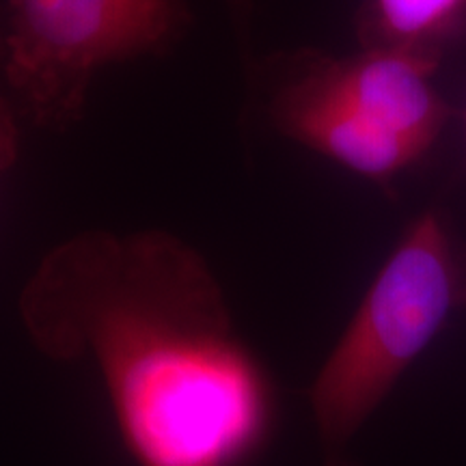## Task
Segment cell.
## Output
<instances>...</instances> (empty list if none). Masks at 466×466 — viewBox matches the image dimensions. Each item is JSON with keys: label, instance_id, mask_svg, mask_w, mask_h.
Listing matches in <instances>:
<instances>
[{"label": "cell", "instance_id": "obj_1", "mask_svg": "<svg viewBox=\"0 0 466 466\" xmlns=\"http://www.w3.org/2000/svg\"><path fill=\"white\" fill-rule=\"evenodd\" d=\"M33 346L86 360L137 466H247L277 425V391L212 268L168 231H85L20 296Z\"/></svg>", "mask_w": 466, "mask_h": 466}, {"label": "cell", "instance_id": "obj_2", "mask_svg": "<svg viewBox=\"0 0 466 466\" xmlns=\"http://www.w3.org/2000/svg\"><path fill=\"white\" fill-rule=\"evenodd\" d=\"M464 307L466 240L445 214L428 209L401 233L311 384L330 466Z\"/></svg>", "mask_w": 466, "mask_h": 466}, {"label": "cell", "instance_id": "obj_3", "mask_svg": "<svg viewBox=\"0 0 466 466\" xmlns=\"http://www.w3.org/2000/svg\"><path fill=\"white\" fill-rule=\"evenodd\" d=\"M190 26L186 0H9L5 74L33 124L61 130L97 72L167 55Z\"/></svg>", "mask_w": 466, "mask_h": 466}, {"label": "cell", "instance_id": "obj_4", "mask_svg": "<svg viewBox=\"0 0 466 466\" xmlns=\"http://www.w3.org/2000/svg\"><path fill=\"white\" fill-rule=\"evenodd\" d=\"M275 127L302 147L354 175L387 184L421 158L400 138L367 121L337 91L319 52H299L281 63L279 83L268 89Z\"/></svg>", "mask_w": 466, "mask_h": 466}, {"label": "cell", "instance_id": "obj_5", "mask_svg": "<svg viewBox=\"0 0 466 466\" xmlns=\"http://www.w3.org/2000/svg\"><path fill=\"white\" fill-rule=\"evenodd\" d=\"M330 83L367 121L419 156L432 149L450 119L434 85L436 63L395 48H360L350 56L322 55Z\"/></svg>", "mask_w": 466, "mask_h": 466}, {"label": "cell", "instance_id": "obj_6", "mask_svg": "<svg viewBox=\"0 0 466 466\" xmlns=\"http://www.w3.org/2000/svg\"><path fill=\"white\" fill-rule=\"evenodd\" d=\"M466 20V0H363L360 48H395L439 66L447 44Z\"/></svg>", "mask_w": 466, "mask_h": 466}, {"label": "cell", "instance_id": "obj_7", "mask_svg": "<svg viewBox=\"0 0 466 466\" xmlns=\"http://www.w3.org/2000/svg\"><path fill=\"white\" fill-rule=\"evenodd\" d=\"M15 151V130L11 126L9 115L0 106V168H5L14 158Z\"/></svg>", "mask_w": 466, "mask_h": 466}, {"label": "cell", "instance_id": "obj_8", "mask_svg": "<svg viewBox=\"0 0 466 466\" xmlns=\"http://www.w3.org/2000/svg\"><path fill=\"white\" fill-rule=\"evenodd\" d=\"M227 9H229L233 26H236L238 35L242 39H247L248 25H250V14H253V3L255 0H225Z\"/></svg>", "mask_w": 466, "mask_h": 466}, {"label": "cell", "instance_id": "obj_9", "mask_svg": "<svg viewBox=\"0 0 466 466\" xmlns=\"http://www.w3.org/2000/svg\"><path fill=\"white\" fill-rule=\"evenodd\" d=\"M5 61V35L0 33V63Z\"/></svg>", "mask_w": 466, "mask_h": 466}]
</instances>
